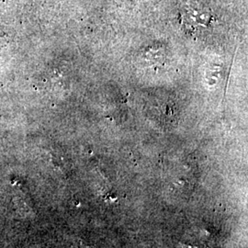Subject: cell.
I'll use <instances>...</instances> for the list:
<instances>
[{
  "instance_id": "obj_1",
  "label": "cell",
  "mask_w": 248,
  "mask_h": 248,
  "mask_svg": "<svg viewBox=\"0 0 248 248\" xmlns=\"http://www.w3.org/2000/svg\"><path fill=\"white\" fill-rule=\"evenodd\" d=\"M180 18L186 31L191 32L208 30L215 20L209 9L197 8L187 0L180 4Z\"/></svg>"
}]
</instances>
